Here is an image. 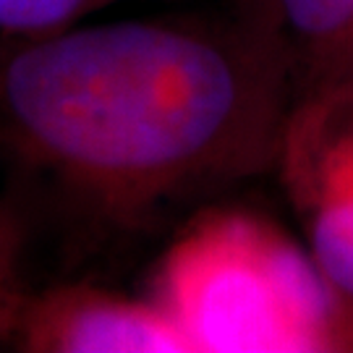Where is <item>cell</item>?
<instances>
[{"mask_svg":"<svg viewBox=\"0 0 353 353\" xmlns=\"http://www.w3.org/2000/svg\"><path fill=\"white\" fill-rule=\"evenodd\" d=\"M3 343L34 353H189L160 303L128 299L102 283H68L8 306Z\"/></svg>","mask_w":353,"mask_h":353,"instance_id":"obj_3","label":"cell"},{"mask_svg":"<svg viewBox=\"0 0 353 353\" xmlns=\"http://www.w3.org/2000/svg\"><path fill=\"white\" fill-rule=\"evenodd\" d=\"M181 8L0 39L6 314L121 272L283 154L293 81L278 48L246 16Z\"/></svg>","mask_w":353,"mask_h":353,"instance_id":"obj_1","label":"cell"},{"mask_svg":"<svg viewBox=\"0 0 353 353\" xmlns=\"http://www.w3.org/2000/svg\"><path fill=\"white\" fill-rule=\"evenodd\" d=\"M154 301L189 353H299L332 343L338 299L312 254L278 230L210 214L168 246Z\"/></svg>","mask_w":353,"mask_h":353,"instance_id":"obj_2","label":"cell"},{"mask_svg":"<svg viewBox=\"0 0 353 353\" xmlns=\"http://www.w3.org/2000/svg\"><path fill=\"white\" fill-rule=\"evenodd\" d=\"M199 0H0V39L37 37L126 8L191 6Z\"/></svg>","mask_w":353,"mask_h":353,"instance_id":"obj_6","label":"cell"},{"mask_svg":"<svg viewBox=\"0 0 353 353\" xmlns=\"http://www.w3.org/2000/svg\"><path fill=\"white\" fill-rule=\"evenodd\" d=\"M283 154L293 163L309 246L335 299L353 301V123L332 126L330 115L306 102L285 128Z\"/></svg>","mask_w":353,"mask_h":353,"instance_id":"obj_4","label":"cell"},{"mask_svg":"<svg viewBox=\"0 0 353 353\" xmlns=\"http://www.w3.org/2000/svg\"><path fill=\"white\" fill-rule=\"evenodd\" d=\"M3 319H6V285H3V275H0V343H3Z\"/></svg>","mask_w":353,"mask_h":353,"instance_id":"obj_7","label":"cell"},{"mask_svg":"<svg viewBox=\"0 0 353 353\" xmlns=\"http://www.w3.org/2000/svg\"><path fill=\"white\" fill-rule=\"evenodd\" d=\"M243 16L314 97L343 92L353 76V0H243Z\"/></svg>","mask_w":353,"mask_h":353,"instance_id":"obj_5","label":"cell"}]
</instances>
